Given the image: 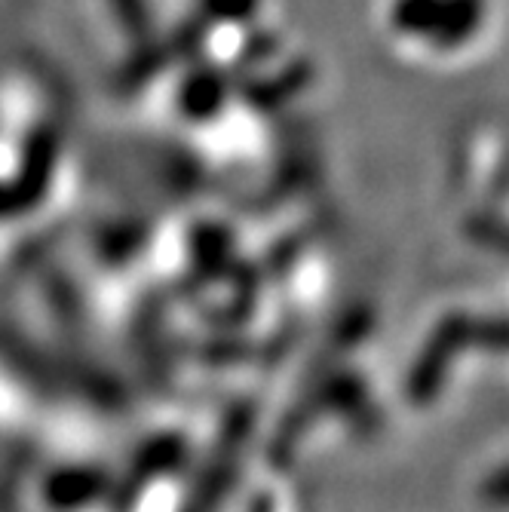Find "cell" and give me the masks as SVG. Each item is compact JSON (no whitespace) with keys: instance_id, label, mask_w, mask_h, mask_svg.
<instances>
[{"instance_id":"6da1fadb","label":"cell","mask_w":509,"mask_h":512,"mask_svg":"<svg viewBox=\"0 0 509 512\" xmlns=\"http://www.w3.org/2000/svg\"><path fill=\"white\" fill-rule=\"evenodd\" d=\"M482 0H393L390 22L399 34L433 43H464L482 13Z\"/></svg>"},{"instance_id":"7a4b0ae2","label":"cell","mask_w":509,"mask_h":512,"mask_svg":"<svg viewBox=\"0 0 509 512\" xmlns=\"http://www.w3.org/2000/svg\"><path fill=\"white\" fill-rule=\"evenodd\" d=\"M224 80L221 74L215 71H197L191 74L188 80L181 83V92H178V105L181 111L194 117V120H203V117H212L218 114V108L224 105Z\"/></svg>"},{"instance_id":"3957f363","label":"cell","mask_w":509,"mask_h":512,"mask_svg":"<svg viewBox=\"0 0 509 512\" xmlns=\"http://www.w3.org/2000/svg\"><path fill=\"white\" fill-rule=\"evenodd\" d=\"M261 0H200L203 13L212 19V22H249L255 16Z\"/></svg>"}]
</instances>
